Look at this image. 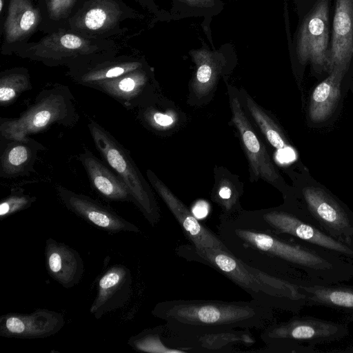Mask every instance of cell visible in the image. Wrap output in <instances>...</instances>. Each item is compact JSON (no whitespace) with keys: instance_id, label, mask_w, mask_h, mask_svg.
Masks as SVG:
<instances>
[{"instance_id":"1","label":"cell","mask_w":353,"mask_h":353,"mask_svg":"<svg viewBox=\"0 0 353 353\" xmlns=\"http://www.w3.org/2000/svg\"><path fill=\"white\" fill-rule=\"evenodd\" d=\"M218 235L247 264L299 285L334 284L353 279V261L298 240L256 229L221 214Z\"/></svg>"},{"instance_id":"2","label":"cell","mask_w":353,"mask_h":353,"mask_svg":"<svg viewBox=\"0 0 353 353\" xmlns=\"http://www.w3.org/2000/svg\"><path fill=\"white\" fill-rule=\"evenodd\" d=\"M274 310L254 299H176L158 303L152 314L165 322L166 332L190 334L235 328H264L274 321Z\"/></svg>"},{"instance_id":"3","label":"cell","mask_w":353,"mask_h":353,"mask_svg":"<svg viewBox=\"0 0 353 353\" xmlns=\"http://www.w3.org/2000/svg\"><path fill=\"white\" fill-rule=\"evenodd\" d=\"M176 254L189 262L210 267L243 289L254 299L273 310L297 314L306 306L299 285L243 262L229 250L197 248L191 243L178 245Z\"/></svg>"},{"instance_id":"4","label":"cell","mask_w":353,"mask_h":353,"mask_svg":"<svg viewBox=\"0 0 353 353\" xmlns=\"http://www.w3.org/2000/svg\"><path fill=\"white\" fill-rule=\"evenodd\" d=\"M79 119L69 87L54 85L42 90L34 103L17 118H1L0 135L6 140L23 139L46 131L54 124L75 125Z\"/></svg>"},{"instance_id":"5","label":"cell","mask_w":353,"mask_h":353,"mask_svg":"<svg viewBox=\"0 0 353 353\" xmlns=\"http://www.w3.org/2000/svg\"><path fill=\"white\" fill-rule=\"evenodd\" d=\"M349 334L346 324L310 316H294L272 322L263 328L261 339L265 348L257 352L316 353L315 345L339 341Z\"/></svg>"},{"instance_id":"6","label":"cell","mask_w":353,"mask_h":353,"mask_svg":"<svg viewBox=\"0 0 353 353\" xmlns=\"http://www.w3.org/2000/svg\"><path fill=\"white\" fill-rule=\"evenodd\" d=\"M233 216L250 227L298 240L353 261V248L332 238L289 208L242 210Z\"/></svg>"},{"instance_id":"7","label":"cell","mask_w":353,"mask_h":353,"mask_svg":"<svg viewBox=\"0 0 353 353\" xmlns=\"http://www.w3.org/2000/svg\"><path fill=\"white\" fill-rule=\"evenodd\" d=\"M95 146L105 161L123 181L133 203L152 225L160 220V211L154 194L130 152L105 129L93 120L88 124Z\"/></svg>"},{"instance_id":"8","label":"cell","mask_w":353,"mask_h":353,"mask_svg":"<svg viewBox=\"0 0 353 353\" xmlns=\"http://www.w3.org/2000/svg\"><path fill=\"white\" fill-rule=\"evenodd\" d=\"M332 0H294L298 25L292 47L299 62L328 69Z\"/></svg>"},{"instance_id":"9","label":"cell","mask_w":353,"mask_h":353,"mask_svg":"<svg viewBox=\"0 0 353 353\" xmlns=\"http://www.w3.org/2000/svg\"><path fill=\"white\" fill-rule=\"evenodd\" d=\"M303 205L289 208L320 230L353 248V213L324 189L310 185L301 190Z\"/></svg>"},{"instance_id":"10","label":"cell","mask_w":353,"mask_h":353,"mask_svg":"<svg viewBox=\"0 0 353 353\" xmlns=\"http://www.w3.org/2000/svg\"><path fill=\"white\" fill-rule=\"evenodd\" d=\"M163 340L169 346L185 353L237 352V346H250L255 343L252 333L244 328L190 334L165 332Z\"/></svg>"},{"instance_id":"11","label":"cell","mask_w":353,"mask_h":353,"mask_svg":"<svg viewBox=\"0 0 353 353\" xmlns=\"http://www.w3.org/2000/svg\"><path fill=\"white\" fill-rule=\"evenodd\" d=\"M97 50V46L86 38L60 30L43 37L30 47L26 57L50 66L69 64L72 67L76 59H79L81 61L82 58L93 54Z\"/></svg>"},{"instance_id":"12","label":"cell","mask_w":353,"mask_h":353,"mask_svg":"<svg viewBox=\"0 0 353 353\" xmlns=\"http://www.w3.org/2000/svg\"><path fill=\"white\" fill-rule=\"evenodd\" d=\"M146 175L154 190L176 219L190 243L197 248L229 250L219 235L200 222L187 206L151 170H147Z\"/></svg>"},{"instance_id":"13","label":"cell","mask_w":353,"mask_h":353,"mask_svg":"<svg viewBox=\"0 0 353 353\" xmlns=\"http://www.w3.org/2000/svg\"><path fill=\"white\" fill-rule=\"evenodd\" d=\"M63 205L75 214L109 232H139L134 225L88 196L76 193L61 185L56 188Z\"/></svg>"},{"instance_id":"14","label":"cell","mask_w":353,"mask_h":353,"mask_svg":"<svg viewBox=\"0 0 353 353\" xmlns=\"http://www.w3.org/2000/svg\"><path fill=\"white\" fill-rule=\"evenodd\" d=\"M189 54L196 69L192 86L201 94L213 88L219 78L230 70L236 58L234 46L230 43L212 50L203 42L200 48L190 50Z\"/></svg>"},{"instance_id":"15","label":"cell","mask_w":353,"mask_h":353,"mask_svg":"<svg viewBox=\"0 0 353 353\" xmlns=\"http://www.w3.org/2000/svg\"><path fill=\"white\" fill-rule=\"evenodd\" d=\"M230 105L232 121L240 133L252 173L256 179L261 177L272 184L277 183L279 175L272 164L265 147L259 140L257 134L236 96L231 97Z\"/></svg>"},{"instance_id":"16","label":"cell","mask_w":353,"mask_h":353,"mask_svg":"<svg viewBox=\"0 0 353 353\" xmlns=\"http://www.w3.org/2000/svg\"><path fill=\"white\" fill-rule=\"evenodd\" d=\"M328 70L349 67L353 57V0H335Z\"/></svg>"},{"instance_id":"17","label":"cell","mask_w":353,"mask_h":353,"mask_svg":"<svg viewBox=\"0 0 353 353\" xmlns=\"http://www.w3.org/2000/svg\"><path fill=\"white\" fill-rule=\"evenodd\" d=\"M79 160L85 170L92 188L103 198L114 201H133L123 181L112 172L90 150H85Z\"/></svg>"},{"instance_id":"18","label":"cell","mask_w":353,"mask_h":353,"mask_svg":"<svg viewBox=\"0 0 353 353\" xmlns=\"http://www.w3.org/2000/svg\"><path fill=\"white\" fill-rule=\"evenodd\" d=\"M4 140L7 143L0 157V176L11 179L28 174L33 169L37 154L45 147L30 137Z\"/></svg>"},{"instance_id":"19","label":"cell","mask_w":353,"mask_h":353,"mask_svg":"<svg viewBox=\"0 0 353 353\" xmlns=\"http://www.w3.org/2000/svg\"><path fill=\"white\" fill-rule=\"evenodd\" d=\"M122 10L114 0H90L70 21L72 29L83 33H99L116 26Z\"/></svg>"},{"instance_id":"20","label":"cell","mask_w":353,"mask_h":353,"mask_svg":"<svg viewBox=\"0 0 353 353\" xmlns=\"http://www.w3.org/2000/svg\"><path fill=\"white\" fill-rule=\"evenodd\" d=\"M149 77V70L144 66L119 77L95 83L91 88L110 96L130 110L140 104Z\"/></svg>"},{"instance_id":"21","label":"cell","mask_w":353,"mask_h":353,"mask_svg":"<svg viewBox=\"0 0 353 353\" xmlns=\"http://www.w3.org/2000/svg\"><path fill=\"white\" fill-rule=\"evenodd\" d=\"M307 306H324L342 312L353 322V286L343 283L317 284L307 282L299 285Z\"/></svg>"},{"instance_id":"22","label":"cell","mask_w":353,"mask_h":353,"mask_svg":"<svg viewBox=\"0 0 353 353\" xmlns=\"http://www.w3.org/2000/svg\"><path fill=\"white\" fill-rule=\"evenodd\" d=\"M347 69L345 66L333 68L328 77L314 89L308 107L313 122H323L332 114L341 97V84Z\"/></svg>"},{"instance_id":"23","label":"cell","mask_w":353,"mask_h":353,"mask_svg":"<svg viewBox=\"0 0 353 353\" xmlns=\"http://www.w3.org/2000/svg\"><path fill=\"white\" fill-rule=\"evenodd\" d=\"M144 66L143 61L136 59L108 60L70 68L69 74L77 83L91 88L95 83L119 77Z\"/></svg>"},{"instance_id":"24","label":"cell","mask_w":353,"mask_h":353,"mask_svg":"<svg viewBox=\"0 0 353 353\" xmlns=\"http://www.w3.org/2000/svg\"><path fill=\"white\" fill-rule=\"evenodd\" d=\"M40 21L39 10L30 0H10L4 23L5 40L14 43L34 32Z\"/></svg>"},{"instance_id":"25","label":"cell","mask_w":353,"mask_h":353,"mask_svg":"<svg viewBox=\"0 0 353 353\" xmlns=\"http://www.w3.org/2000/svg\"><path fill=\"white\" fill-rule=\"evenodd\" d=\"M47 263L51 275L60 283L70 287L82 273L81 258L73 250L56 242L48 243Z\"/></svg>"},{"instance_id":"26","label":"cell","mask_w":353,"mask_h":353,"mask_svg":"<svg viewBox=\"0 0 353 353\" xmlns=\"http://www.w3.org/2000/svg\"><path fill=\"white\" fill-rule=\"evenodd\" d=\"M56 322H61L54 314L38 312L32 315H10L3 320V332L12 336H46L56 330Z\"/></svg>"},{"instance_id":"27","label":"cell","mask_w":353,"mask_h":353,"mask_svg":"<svg viewBox=\"0 0 353 353\" xmlns=\"http://www.w3.org/2000/svg\"><path fill=\"white\" fill-rule=\"evenodd\" d=\"M224 8L222 0H172L170 21L181 20L188 17H203V29L212 45L210 23ZM214 47V46L212 45Z\"/></svg>"},{"instance_id":"28","label":"cell","mask_w":353,"mask_h":353,"mask_svg":"<svg viewBox=\"0 0 353 353\" xmlns=\"http://www.w3.org/2000/svg\"><path fill=\"white\" fill-rule=\"evenodd\" d=\"M32 88L28 70L14 68L0 74V105H11L24 92Z\"/></svg>"},{"instance_id":"29","label":"cell","mask_w":353,"mask_h":353,"mask_svg":"<svg viewBox=\"0 0 353 353\" xmlns=\"http://www.w3.org/2000/svg\"><path fill=\"white\" fill-rule=\"evenodd\" d=\"M127 270L121 268H114L107 272L99 281V294L92 307V310L110 307V303L114 301L116 296L120 294L122 287L128 285Z\"/></svg>"},{"instance_id":"30","label":"cell","mask_w":353,"mask_h":353,"mask_svg":"<svg viewBox=\"0 0 353 353\" xmlns=\"http://www.w3.org/2000/svg\"><path fill=\"white\" fill-rule=\"evenodd\" d=\"M246 105L270 143L279 151L291 150L279 126L249 96L246 97Z\"/></svg>"},{"instance_id":"31","label":"cell","mask_w":353,"mask_h":353,"mask_svg":"<svg viewBox=\"0 0 353 353\" xmlns=\"http://www.w3.org/2000/svg\"><path fill=\"white\" fill-rule=\"evenodd\" d=\"M165 332V325L146 330L137 337L134 345L137 350L145 352L185 353L184 351L172 347L165 343L163 340Z\"/></svg>"},{"instance_id":"32","label":"cell","mask_w":353,"mask_h":353,"mask_svg":"<svg viewBox=\"0 0 353 353\" xmlns=\"http://www.w3.org/2000/svg\"><path fill=\"white\" fill-rule=\"evenodd\" d=\"M36 197L24 194L22 191H13L0 204V216H6L10 214L29 208Z\"/></svg>"},{"instance_id":"33","label":"cell","mask_w":353,"mask_h":353,"mask_svg":"<svg viewBox=\"0 0 353 353\" xmlns=\"http://www.w3.org/2000/svg\"><path fill=\"white\" fill-rule=\"evenodd\" d=\"M76 0H49L48 11L51 19L59 20L70 11Z\"/></svg>"},{"instance_id":"34","label":"cell","mask_w":353,"mask_h":353,"mask_svg":"<svg viewBox=\"0 0 353 353\" xmlns=\"http://www.w3.org/2000/svg\"><path fill=\"white\" fill-rule=\"evenodd\" d=\"M141 1L159 18L160 21H170L169 12L159 10L153 0H141Z\"/></svg>"},{"instance_id":"35","label":"cell","mask_w":353,"mask_h":353,"mask_svg":"<svg viewBox=\"0 0 353 353\" xmlns=\"http://www.w3.org/2000/svg\"><path fill=\"white\" fill-rule=\"evenodd\" d=\"M5 0H0V12L1 13L3 11V8L4 6Z\"/></svg>"},{"instance_id":"36","label":"cell","mask_w":353,"mask_h":353,"mask_svg":"<svg viewBox=\"0 0 353 353\" xmlns=\"http://www.w3.org/2000/svg\"><path fill=\"white\" fill-rule=\"evenodd\" d=\"M46 1L47 2V3H48L49 0H46Z\"/></svg>"}]
</instances>
